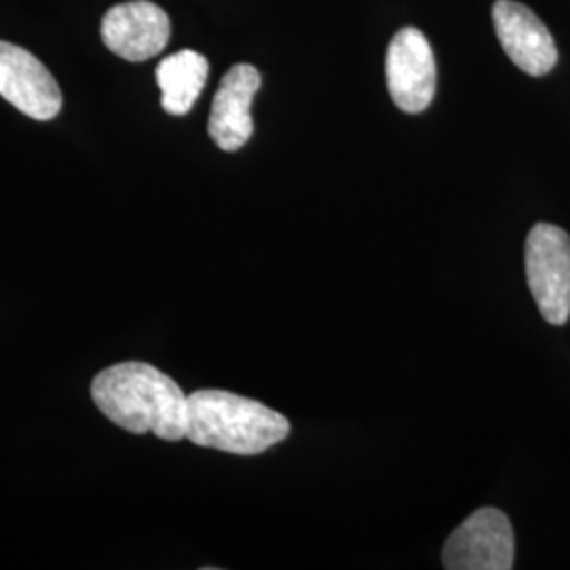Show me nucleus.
<instances>
[{
    "label": "nucleus",
    "mask_w": 570,
    "mask_h": 570,
    "mask_svg": "<svg viewBox=\"0 0 570 570\" xmlns=\"http://www.w3.org/2000/svg\"><path fill=\"white\" fill-rule=\"evenodd\" d=\"M91 397L115 425L131 433H155L167 442L186 438L188 395L180 385L144 362L102 370L91 383Z\"/></svg>",
    "instance_id": "nucleus-1"
},
{
    "label": "nucleus",
    "mask_w": 570,
    "mask_h": 570,
    "mask_svg": "<svg viewBox=\"0 0 570 570\" xmlns=\"http://www.w3.org/2000/svg\"><path fill=\"white\" fill-rule=\"evenodd\" d=\"M289 435V421L277 410L244 395L202 389L188 395L186 438L204 449L252 456Z\"/></svg>",
    "instance_id": "nucleus-2"
},
{
    "label": "nucleus",
    "mask_w": 570,
    "mask_h": 570,
    "mask_svg": "<svg viewBox=\"0 0 570 570\" xmlns=\"http://www.w3.org/2000/svg\"><path fill=\"white\" fill-rule=\"evenodd\" d=\"M527 279L539 313L551 326L570 317V237L560 226H534L527 237Z\"/></svg>",
    "instance_id": "nucleus-3"
},
{
    "label": "nucleus",
    "mask_w": 570,
    "mask_h": 570,
    "mask_svg": "<svg viewBox=\"0 0 570 570\" xmlns=\"http://www.w3.org/2000/svg\"><path fill=\"white\" fill-rule=\"evenodd\" d=\"M513 556L515 541L508 515L482 508L450 534L442 560L449 570H510Z\"/></svg>",
    "instance_id": "nucleus-4"
},
{
    "label": "nucleus",
    "mask_w": 570,
    "mask_h": 570,
    "mask_svg": "<svg viewBox=\"0 0 570 570\" xmlns=\"http://www.w3.org/2000/svg\"><path fill=\"white\" fill-rule=\"evenodd\" d=\"M438 85L435 58L428 37L416 28H402L387 51L391 100L404 112H423L433 102Z\"/></svg>",
    "instance_id": "nucleus-5"
},
{
    "label": "nucleus",
    "mask_w": 570,
    "mask_h": 570,
    "mask_svg": "<svg viewBox=\"0 0 570 570\" xmlns=\"http://www.w3.org/2000/svg\"><path fill=\"white\" fill-rule=\"evenodd\" d=\"M0 96L37 121L60 115V85L30 51L0 41Z\"/></svg>",
    "instance_id": "nucleus-6"
},
{
    "label": "nucleus",
    "mask_w": 570,
    "mask_h": 570,
    "mask_svg": "<svg viewBox=\"0 0 570 570\" xmlns=\"http://www.w3.org/2000/svg\"><path fill=\"white\" fill-rule=\"evenodd\" d=\"M169 37L167 13L150 0H129L104 16V45L122 60H150L164 51Z\"/></svg>",
    "instance_id": "nucleus-7"
},
{
    "label": "nucleus",
    "mask_w": 570,
    "mask_h": 570,
    "mask_svg": "<svg viewBox=\"0 0 570 570\" xmlns=\"http://www.w3.org/2000/svg\"><path fill=\"white\" fill-rule=\"evenodd\" d=\"M492 21L503 51L522 72L543 77L558 61V49L550 30L529 7L515 0H497Z\"/></svg>",
    "instance_id": "nucleus-8"
},
{
    "label": "nucleus",
    "mask_w": 570,
    "mask_h": 570,
    "mask_svg": "<svg viewBox=\"0 0 570 570\" xmlns=\"http://www.w3.org/2000/svg\"><path fill=\"white\" fill-rule=\"evenodd\" d=\"M261 89V72L249 63L233 66L214 96L207 131L218 148L239 150L254 134L252 102Z\"/></svg>",
    "instance_id": "nucleus-9"
},
{
    "label": "nucleus",
    "mask_w": 570,
    "mask_h": 570,
    "mask_svg": "<svg viewBox=\"0 0 570 570\" xmlns=\"http://www.w3.org/2000/svg\"><path fill=\"white\" fill-rule=\"evenodd\" d=\"M209 63L202 53L183 49L157 66L161 106L167 115L184 117L193 110L204 91Z\"/></svg>",
    "instance_id": "nucleus-10"
}]
</instances>
